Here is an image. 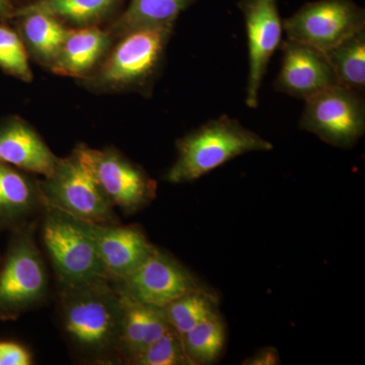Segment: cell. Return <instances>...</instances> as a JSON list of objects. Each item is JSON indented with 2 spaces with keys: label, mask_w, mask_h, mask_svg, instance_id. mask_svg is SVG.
I'll use <instances>...</instances> for the list:
<instances>
[{
  "label": "cell",
  "mask_w": 365,
  "mask_h": 365,
  "mask_svg": "<svg viewBox=\"0 0 365 365\" xmlns=\"http://www.w3.org/2000/svg\"><path fill=\"white\" fill-rule=\"evenodd\" d=\"M109 279L62 288L61 316L72 344L83 355L107 356L118 351L124 306Z\"/></svg>",
  "instance_id": "6da1fadb"
},
{
  "label": "cell",
  "mask_w": 365,
  "mask_h": 365,
  "mask_svg": "<svg viewBox=\"0 0 365 365\" xmlns=\"http://www.w3.org/2000/svg\"><path fill=\"white\" fill-rule=\"evenodd\" d=\"M272 150V143L222 115L177 141L178 158L165 180L172 184L193 182L245 153Z\"/></svg>",
  "instance_id": "7a4b0ae2"
},
{
  "label": "cell",
  "mask_w": 365,
  "mask_h": 365,
  "mask_svg": "<svg viewBox=\"0 0 365 365\" xmlns=\"http://www.w3.org/2000/svg\"><path fill=\"white\" fill-rule=\"evenodd\" d=\"M44 206L43 241L61 288L110 279L98 258L88 222L58 208Z\"/></svg>",
  "instance_id": "3957f363"
},
{
  "label": "cell",
  "mask_w": 365,
  "mask_h": 365,
  "mask_svg": "<svg viewBox=\"0 0 365 365\" xmlns=\"http://www.w3.org/2000/svg\"><path fill=\"white\" fill-rule=\"evenodd\" d=\"M174 26L143 29L121 37L109 57L86 83L101 91L140 88L151 83L162 66Z\"/></svg>",
  "instance_id": "277c9868"
},
{
  "label": "cell",
  "mask_w": 365,
  "mask_h": 365,
  "mask_svg": "<svg viewBox=\"0 0 365 365\" xmlns=\"http://www.w3.org/2000/svg\"><path fill=\"white\" fill-rule=\"evenodd\" d=\"M0 270V319H14L45 297L47 275L31 227H18Z\"/></svg>",
  "instance_id": "5b68a950"
},
{
  "label": "cell",
  "mask_w": 365,
  "mask_h": 365,
  "mask_svg": "<svg viewBox=\"0 0 365 365\" xmlns=\"http://www.w3.org/2000/svg\"><path fill=\"white\" fill-rule=\"evenodd\" d=\"M43 205L66 211L79 220L98 225H115L113 204L78 158L72 153L59 158L51 176L39 182Z\"/></svg>",
  "instance_id": "8992f818"
},
{
  "label": "cell",
  "mask_w": 365,
  "mask_h": 365,
  "mask_svg": "<svg viewBox=\"0 0 365 365\" xmlns=\"http://www.w3.org/2000/svg\"><path fill=\"white\" fill-rule=\"evenodd\" d=\"M299 126L336 148H352L365 132L364 98L341 85L326 88L306 100Z\"/></svg>",
  "instance_id": "52a82bcc"
},
{
  "label": "cell",
  "mask_w": 365,
  "mask_h": 365,
  "mask_svg": "<svg viewBox=\"0 0 365 365\" xmlns=\"http://www.w3.org/2000/svg\"><path fill=\"white\" fill-rule=\"evenodd\" d=\"M73 153L90 170L113 206L125 212H135L157 196V182L117 150H95L79 144Z\"/></svg>",
  "instance_id": "ba28073f"
},
{
  "label": "cell",
  "mask_w": 365,
  "mask_h": 365,
  "mask_svg": "<svg viewBox=\"0 0 365 365\" xmlns=\"http://www.w3.org/2000/svg\"><path fill=\"white\" fill-rule=\"evenodd\" d=\"M365 29V11L352 0H318L283 21L287 40L325 54Z\"/></svg>",
  "instance_id": "9c48e42d"
},
{
  "label": "cell",
  "mask_w": 365,
  "mask_h": 365,
  "mask_svg": "<svg viewBox=\"0 0 365 365\" xmlns=\"http://www.w3.org/2000/svg\"><path fill=\"white\" fill-rule=\"evenodd\" d=\"M117 282L120 297L158 307L193 292H215L174 257L158 248L130 275Z\"/></svg>",
  "instance_id": "30bf717a"
},
{
  "label": "cell",
  "mask_w": 365,
  "mask_h": 365,
  "mask_svg": "<svg viewBox=\"0 0 365 365\" xmlns=\"http://www.w3.org/2000/svg\"><path fill=\"white\" fill-rule=\"evenodd\" d=\"M246 23L249 47V78L246 104L259 105V91L267 72L269 61L280 46L283 24L277 0H240Z\"/></svg>",
  "instance_id": "8fae6325"
},
{
  "label": "cell",
  "mask_w": 365,
  "mask_h": 365,
  "mask_svg": "<svg viewBox=\"0 0 365 365\" xmlns=\"http://www.w3.org/2000/svg\"><path fill=\"white\" fill-rule=\"evenodd\" d=\"M283 60L274 88L292 97L307 98L339 85L325 54L294 41L283 42Z\"/></svg>",
  "instance_id": "7c38bea8"
},
{
  "label": "cell",
  "mask_w": 365,
  "mask_h": 365,
  "mask_svg": "<svg viewBox=\"0 0 365 365\" xmlns=\"http://www.w3.org/2000/svg\"><path fill=\"white\" fill-rule=\"evenodd\" d=\"M88 228L110 279H125L155 249L138 227L88 222Z\"/></svg>",
  "instance_id": "4fadbf2b"
},
{
  "label": "cell",
  "mask_w": 365,
  "mask_h": 365,
  "mask_svg": "<svg viewBox=\"0 0 365 365\" xmlns=\"http://www.w3.org/2000/svg\"><path fill=\"white\" fill-rule=\"evenodd\" d=\"M58 160L25 120L16 116L0 119V162L48 178L54 173Z\"/></svg>",
  "instance_id": "5bb4252c"
},
{
  "label": "cell",
  "mask_w": 365,
  "mask_h": 365,
  "mask_svg": "<svg viewBox=\"0 0 365 365\" xmlns=\"http://www.w3.org/2000/svg\"><path fill=\"white\" fill-rule=\"evenodd\" d=\"M112 39L109 31L97 26L71 28L50 69L58 76L86 78L104 56Z\"/></svg>",
  "instance_id": "9a60e30c"
},
{
  "label": "cell",
  "mask_w": 365,
  "mask_h": 365,
  "mask_svg": "<svg viewBox=\"0 0 365 365\" xmlns=\"http://www.w3.org/2000/svg\"><path fill=\"white\" fill-rule=\"evenodd\" d=\"M121 299L124 316L118 352L126 361L132 364L141 353L172 328L163 307L138 304L123 297Z\"/></svg>",
  "instance_id": "2e32d148"
},
{
  "label": "cell",
  "mask_w": 365,
  "mask_h": 365,
  "mask_svg": "<svg viewBox=\"0 0 365 365\" xmlns=\"http://www.w3.org/2000/svg\"><path fill=\"white\" fill-rule=\"evenodd\" d=\"M11 20L16 21L29 55L51 68L71 28L50 14L21 7L14 9Z\"/></svg>",
  "instance_id": "e0dca14e"
},
{
  "label": "cell",
  "mask_w": 365,
  "mask_h": 365,
  "mask_svg": "<svg viewBox=\"0 0 365 365\" xmlns=\"http://www.w3.org/2000/svg\"><path fill=\"white\" fill-rule=\"evenodd\" d=\"M40 203L39 185L21 170L0 162V228L20 227Z\"/></svg>",
  "instance_id": "ac0fdd59"
},
{
  "label": "cell",
  "mask_w": 365,
  "mask_h": 365,
  "mask_svg": "<svg viewBox=\"0 0 365 365\" xmlns=\"http://www.w3.org/2000/svg\"><path fill=\"white\" fill-rule=\"evenodd\" d=\"M196 0H131L126 9L110 26L112 37L143 29L175 26L178 16Z\"/></svg>",
  "instance_id": "d6986e66"
},
{
  "label": "cell",
  "mask_w": 365,
  "mask_h": 365,
  "mask_svg": "<svg viewBox=\"0 0 365 365\" xmlns=\"http://www.w3.org/2000/svg\"><path fill=\"white\" fill-rule=\"evenodd\" d=\"M122 2L123 0H36L20 7L25 11H42L63 24L83 28L97 26L109 18Z\"/></svg>",
  "instance_id": "ffe728a7"
},
{
  "label": "cell",
  "mask_w": 365,
  "mask_h": 365,
  "mask_svg": "<svg viewBox=\"0 0 365 365\" xmlns=\"http://www.w3.org/2000/svg\"><path fill=\"white\" fill-rule=\"evenodd\" d=\"M339 85L364 93L365 88V29L325 53Z\"/></svg>",
  "instance_id": "44dd1931"
},
{
  "label": "cell",
  "mask_w": 365,
  "mask_h": 365,
  "mask_svg": "<svg viewBox=\"0 0 365 365\" xmlns=\"http://www.w3.org/2000/svg\"><path fill=\"white\" fill-rule=\"evenodd\" d=\"M185 352L192 365L215 364L227 341V329L222 314L204 319L182 337Z\"/></svg>",
  "instance_id": "7402d4cb"
},
{
  "label": "cell",
  "mask_w": 365,
  "mask_h": 365,
  "mask_svg": "<svg viewBox=\"0 0 365 365\" xmlns=\"http://www.w3.org/2000/svg\"><path fill=\"white\" fill-rule=\"evenodd\" d=\"M170 328L182 337L194 327L220 313L218 295L213 292H193L163 307Z\"/></svg>",
  "instance_id": "603a6c76"
},
{
  "label": "cell",
  "mask_w": 365,
  "mask_h": 365,
  "mask_svg": "<svg viewBox=\"0 0 365 365\" xmlns=\"http://www.w3.org/2000/svg\"><path fill=\"white\" fill-rule=\"evenodd\" d=\"M0 21V69L9 76L31 83L33 72L31 69L30 55L18 31Z\"/></svg>",
  "instance_id": "cb8c5ba5"
},
{
  "label": "cell",
  "mask_w": 365,
  "mask_h": 365,
  "mask_svg": "<svg viewBox=\"0 0 365 365\" xmlns=\"http://www.w3.org/2000/svg\"><path fill=\"white\" fill-rule=\"evenodd\" d=\"M132 364L192 365L185 352L182 338L173 329L141 353Z\"/></svg>",
  "instance_id": "d4e9b609"
},
{
  "label": "cell",
  "mask_w": 365,
  "mask_h": 365,
  "mask_svg": "<svg viewBox=\"0 0 365 365\" xmlns=\"http://www.w3.org/2000/svg\"><path fill=\"white\" fill-rule=\"evenodd\" d=\"M32 356L24 346L14 342H0V365H30Z\"/></svg>",
  "instance_id": "484cf974"
},
{
  "label": "cell",
  "mask_w": 365,
  "mask_h": 365,
  "mask_svg": "<svg viewBox=\"0 0 365 365\" xmlns=\"http://www.w3.org/2000/svg\"><path fill=\"white\" fill-rule=\"evenodd\" d=\"M281 364L280 354L274 347H264L244 360V365H278Z\"/></svg>",
  "instance_id": "4316f807"
},
{
  "label": "cell",
  "mask_w": 365,
  "mask_h": 365,
  "mask_svg": "<svg viewBox=\"0 0 365 365\" xmlns=\"http://www.w3.org/2000/svg\"><path fill=\"white\" fill-rule=\"evenodd\" d=\"M14 9L13 0H0V21H11Z\"/></svg>",
  "instance_id": "83f0119b"
}]
</instances>
